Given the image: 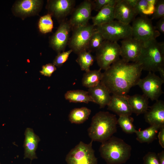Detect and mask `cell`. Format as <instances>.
I'll list each match as a JSON object with an SVG mask.
<instances>
[{"instance_id": "cell-13", "label": "cell", "mask_w": 164, "mask_h": 164, "mask_svg": "<svg viewBox=\"0 0 164 164\" xmlns=\"http://www.w3.org/2000/svg\"><path fill=\"white\" fill-rule=\"evenodd\" d=\"M71 27L69 21L63 22L51 36L50 44L58 53L64 51L68 43Z\"/></svg>"}, {"instance_id": "cell-34", "label": "cell", "mask_w": 164, "mask_h": 164, "mask_svg": "<svg viewBox=\"0 0 164 164\" xmlns=\"http://www.w3.org/2000/svg\"><path fill=\"white\" fill-rule=\"evenodd\" d=\"M164 17V0H157L152 19H157Z\"/></svg>"}, {"instance_id": "cell-10", "label": "cell", "mask_w": 164, "mask_h": 164, "mask_svg": "<svg viewBox=\"0 0 164 164\" xmlns=\"http://www.w3.org/2000/svg\"><path fill=\"white\" fill-rule=\"evenodd\" d=\"M164 80L155 74L149 72L144 78L140 79L137 85L142 89L143 94L152 101H156L163 93L162 86Z\"/></svg>"}, {"instance_id": "cell-26", "label": "cell", "mask_w": 164, "mask_h": 164, "mask_svg": "<svg viewBox=\"0 0 164 164\" xmlns=\"http://www.w3.org/2000/svg\"><path fill=\"white\" fill-rule=\"evenodd\" d=\"M100 68L86 72L83 75L82 79V85L86 87L91 88L97 85L101 81L103 73Z\"/></svg>"}, {"instance_id": "cell-4", "label": "cell", "mask_w": 164, "mask_h": 164, "mask_svg": "<svg viewBox=\"0 0 164 164\" xmlns=\"http://www.w3.org/2000/svg\"><path fill=\"white\" fill-rule=\"evenodd\" d=\"M143 70L154 73L164 68V43L156 39L144 42L141 54L137 61Z\"/></svg>"}, {"instance_id": "cell-42", "label": "cell", "mask_w": 164, "mask_h": 164, "mask_svg": "<svg viewBox=\"0 0 164 164\" xmlns=\"http://www.w3.org/2000/svg\"><path fill=\"white\" fill-rule=\"evenodd\" d=\"M30 164H31V163Z\"/></svg>"}, {"instance_id": "cell-18", "label": "cell", "mask_w": 164, "mask_h": 164, "mask_svg": "<svg viewBox=\"0 0 164 164\" xmlns=\"http://www.w3.org/2000/svg\"><path fill=\"white\" fill-rule=\"evenodd\" d=\"M25 138L23 147L24 148V159L28 158L31 161L37 159L36 151L40 139L39 136L36 134L32 129L28 128L25 132Z\"/></svg>"}, {"instance_id": "cell-17", "label": "cell", "mask_w": 164, "mask_h": 164, "mask_svg": "<svg viewBox=\"0 0 164 164\" xmlns=\"http://www.w3.org/2000/svg\"><path fill=\"white\" fill-rule=\"evenodd\" d=\"M128 96L112 94L107 105L108 109L119 116H131L133 113L128 101Z\"/></svg>"}, {"instance_id": "cell-28", "label": "cell", "mask_w": 164, "mask_h": 164, "mask_svg": "<svg viewBox=\"0 0 164 164\" xmlns=\"http://www.w3.org/2000/svg\"><path fill=\"white\" fill-rule=\"evenodd\" d=\"M77 55L76 61L80 66L81 70L85 72L89 71L90 67L93 65L94 60V57L91 52L85 50Z\"/></svg>"}, {"instance_id": "cell-29", "label": "cell", "mask_w": 164, "mask_h": 164, "mask_svg": "<svg viewBox=\"0 0 164 164\" xmlns=\"http://www.w3.org/2000/svg\"><path fill=\"white\" fill-rule=\"evenodd\" d=\"M134 119L130 116H120L117 119V123L122 131L127 134L135 133L136 130L133 124Z\"/></svg>"}, {"instance_id": "cell-21", "label": "cell", "mask_w": 164, "mask_h": 164, "mask_svg": "<svg viewBox=\"0 0 164 164\" xmlns=\"http://www.w3.org/2000/svg\"><path fill=\"white\" fill-rule=\"evenodd\" d=\"M42 1L37 0H23L18 2L15 5L16 12L21 15H29L36 12L40 9Z\"/></svg>"}, {"instance_id": "cell-16", "label": "cell", "mask_w": 164, "mask_h": 164, "mask_svg": "<svg viewBox=\"0 0 164 164\" xmlns=\"http://www.w3.org/2000/svg\"><path fill=\"white\" fill-rule=\"evenodd\" d=\"M114 19L122 23L129 24L137 15L134 9L125 0H118L114 7Z\"/></svg>"}, {"instance_id": "cell-15", "label": "cell", "mask_w": 164, "mask_h": 164, "mask_svg": "<svg viewBox=\"0 0 164 164\" xmlns=\"http://www.w3.org/2000/svg\"><path fill=\"white\" fill-rule=\"evenodd\" d=\"M144 114L145 121L150 125H156L161 128L164 127V102L158 100Z\"/></svg>"}, {"instance_id": "cell-1", "label": "cell", "mask_w": 164, "mask_h": 164, "mask_svg": "<svg viewBox=\"0 0 164 164\" xmlns=\"http://www.w3.org/2000/svg\"><path fill=\"white\" fill-rule=\"evenodd\" d=\"M142 70L139 63H129L120 59L103 73L101 82L111 93L126 95L137 85Z\"/></svg>"}, {"instance_id": "cell-2", "label": "cell", "mask_w": 164, "mask_h": 164, "mask_svg": "<svg viewBox=\"0 0 164 164\" xmlns=\"http://www.w3.org/2000/svg\"><path fill=\"white\" fill-rule=\"evenodd\" d=\"M117 124L115 114L108 111H99L92 118L87 130L88 136L91 141L102 143L116 132Z\"/></svg>"}, {"instance_id": "cell-3", "label": "cell", "mask_w": 164, "mask_h": 164, "mask_svg": "<svg viewBox=\"0 0 164 164\" xmlns=\"http://www.w3.org/2000/svg\"><path fill=\"white\" fill-rule=\"evenodd\" d=\"M131 146L123 139L112 136L101 143L99 152L107 164L125 163L131 156Z\"/></svg>"}, {"instance_id": "cell-12", "label": "cell", "mask_w": 164, "mask_h": 164, "mask_svg": "<svg viewBox=\"0 0 164 164\" xmlns=\"http://www.w3.org/2000/svg\"><path fill=\"white\" fill-rule=\"evenodd\" d=\"M92 9V1L85 0L81 3L73 11L69 21L71 28L73 29L87 25L91 18Z\"/></svg>"}, {"instance_id": "cell-6", "label": "cell", "mask_w": 164, "mask_h": 164, "mask_svg": "<svg viewBox=\"0 0 164 164\" xmlns=\"http://www.w3.org/2000/svg\"><path fill=\"white\" fill-rule=\"evenodd\" d=\"M93 141L88 144L80 141L67 155V164H97V159L92 148Z\"/></svg>"}, {"instance_id": "cell-41", "label": "cell", "mask_w": 164, "mask_h": 164, "mask_svg": "<svg viewBox=\"0 0 164 164\" xmlns=\"http://www.w3.org/2000/svg\"></svg>"}, {"instance_id": "cell-22", "label": "cell", "mask_w": 164, "mask_h": 164, "mask_svg": "<svg viewBox=\"0 0 164 164\" xmlns=\"http://www.w3.org/2000/svg\"><path fill=\"white\" fill-rule=\"evenodd\" d=\"M91 18L94 26H98L111 22L114 19V7L110 6L104 7Z\"/></svg>"}, {"instance_id": "cell-30", "label": "cell", "mask_w": 164, "mask_h": 164, "mask_svg": "<svg viewBox=\"0 0 164 164\" xmlns=\"http://www.w3.org/2000/svg\"><path fill=\"white\" fill-rule=\"evenodd\" d=\"M38 27L39 31L43 33L51 32L53 28L52 15L49 13L41 17L39 21Z\"/></svg>"}, {"instance_id": "cell-37", "label": "cell", "mask_w": 164, "mask_h": 164, "mask_svg": "<svg viewBox=\"0 0 164 164\" xmlns=\"http://www.w3.org/2000/svg\"><path fill=\"white\" fill-rule=\"evenodd\" d=\"M156 29L160 33H164V17L160 19L156 23V26H155Z\"/></svg>"}, {"instance_id": "cell-23", "label": "cell", "mask_w": 164, "mask_h": 164, "mask_svg": "<svg viewBox=\"0 0 164 164\" xmlns=\"http://www.w3.org/2000/svg\"><path fill=\"white\" fill-rule=\"evenodd\" d=\"M160 128L157 126L150 125L144 130H137L135 133L137 136L136 139L141 143H150L156 139L157 134Z\"/></svg>"}, {"instance_id": "cell-8", "label": "cell", "mask_w": 164, "mask_h": 164, "mask_svg": "<svg viewBox=\"0 0 164 164\" xmlns=\"http://www.w3.org/2000/svg\"><path fill=\"white\" fill-rule=\"evenodd\" d=\"M131 27L132 38L142 42L156 39L160 35L151 19L147 16H140L135 18Z\"/></svg>"}, {"instance_id": "cell-38", "label": "cell", "mask_w": 164, "mask_h": 164, "mask_svg": "<svg viewBox=\"0 0 164 164\" xmlns=\"http://www.w3.org/2000/svg\"><path fill=\"white\" fill-rule=\"evenodd\" d=\"M158 137L159 144L161 147L164 148V127L161 128L158 132Z\"/></svg>"}, {"instance_id": "cell-27", "label": "cell", "mask_w": 164, "mask_h": 164, "mask_svg": "<svg viewBox=\"0 0 164 164\" xmlns=\"http://www.w3.org/2000/svg\"><path fill=\"white\" fill-rule=\"evenodd\" d=\"M157 0H138L134 9L136 14L147 16L152 15Z\"/></svg>"}, {"instance_id": "cell-33", "label": "cell", "mask_w": 164, "mask_h": 164, "mask_svg": "<svg viewBox=\"0 0 164 164\" xmlns=\"http://www.w3.org/2000/svg\"><path fill=\"white\" fill-rule=\"evenodd\" d=\"M118 0H95L92 1L93 9L99 11L104 7L110 6L114 7Z\"/></svg>"}, {"instance_id": "cell-39", "label": "cell", "mask_w": 164, "mask_h": 164, "mask_svg": "<svg viewBox=\"0 0 164 164\" xmlns=\"http://www.w3.org/2000/svg\"><path fill=\"white\" fill-rule=\"evenodd\" d=\"M157 155L159 164H164V151L158 153Z\"/></svg>"}, {"instance_id": "cell-19", "label": "cell", "mask_w": 164, "mask_h": 164, "mask_svg": "<svg viewBox=\"0 0 164 164\" xmlns=\"http://www.w3.org/2000/svg\"><path fill=\"white\" fill-rule=\"evenodd\" d=\"M88 92L94 102L98 104L100 108L107 106L110 101L111 93L101 81L95 86L89 88Z\"/></svg>"}, {"instance_id": "cell-9", "label": "cell", "mask_w": 164, "mask_h": 164, "mask_svg": "<svg viewBox=\"0 0 164 164\" xmlns=\"http://www.w3.org/2000/svg\"><path fill=\"white\" fill-rule=\"evenodd\" d=\"M95 30L93 25L88 24L73 28L72 36L68 42L70 49L77 54L87 50L90 38Z\"/></svg>"}, {"instance_id": "cell-36", "label": "cell", "mask_w": 164, "mask_h": 164, "mask_svg": "<svg viewBox=\"0 0 164 164\" xmlns=\"http://www.w3.org/2000/svg\"><path fill=\"white\" fill-rule=\"evenodd\" d=\"M56 70V66L53 64L49 63L43 65L40 73L44 76L50 77Z\"/></svg>"}, {"instance_id": "cell-5", "label": "cell", "mask_w": 164, "mask_h": 164, "mask_svg": "<svg viewBox=\"0 0 164 164\" xmlns=\"http://www.w3.org/2000/svg\"><path fill=\"white\" fill-rule=\"evenodd\" d=\"M95 29L105 40L111 42H117L120 39L132 37L131 26L117 20L97 26Z\"/></svg>"}, {"instance_id": "cell-11", "label": "cell", "mask_w": 164, "mask_h": 164, "mask_svg": "<svg viewBox=\"0 0 164 164\" xmlns=\"http://www.w3.org/2000/svg\"><path fill=\"white\" fill-rule=\"evenodd\" d=\"M143 43L132 37L122 40L120 46L121 59L127 62L137 63L141 54Z\"/></svg>"}, {"instance_id": "cell-40", "label": "cell", "mask_w": 164, "mask_h": 164, "mask_svg": "<svg viewBox=\"0 0 164 164\" xmlns=\"http://www.w3.org/2000/svg\"><path fill=\"white\" fill-rule=\"evenodd\" d=\"M128 4L134 8L136 5L138 0H125Z\"/></svg>"}, {"instance_id": "cell-31", "label": "cell", "mask_w": 164, "mask_h": 164, "mask_svg": "<svg viewBox=\"0 0 164 164\" xmlns=\"http://www.w3.org/2000/svg\"><path fill=\"white\" fill-rule=\"evenodd\" d=\"M105 40L102 35L96 29L89 41L87 50L91 52L96 51Z\"/></svg>"}, {"instance_id": "cell-35", "label": "cell", "mask_w": 164, "mask_h": 164, "mask_svg": "<svg viewBox=\"0 0 164 164\" xmlns=\"http://www.w3.org/2000/svg\"><path fill=\"white\" fill-rule=\"evenodd\" d=\"M143 164H159L157 154L154 152H148L143 157Z\"/></svg>"}, {"instance_id": "cell-25", "label": "cell", "mask_w": 164, "mask_h": 164, "mask_svg": "<svg viewBox=\"0 0 164 164\" xmlns=\"http://www.w3.org/2000/svg\"><path fill=\"white\" fill-rule=\"evenodd\" d=\"M91 112V110L86 107L74 108L70 112L69 120L72 124H82L88 118Z\"/></svg>"}, {"instance_id": "cell-20", "label": "cell", "mask_w": 164, "mask_h": 164, "mask_svg": "<svg viewBox=\"0 0 164 164\" xmlns=\"http://www.w3.org/2000/svg\"><path fill=\"white\" fill-rule=\"evenodd\" d=\"M148 99L143 94L128 96V101L132 113H135L137 115L145 114L149 107Z\"/></svg>"}, {"instance_id": "cell-7", "label": "cell", "mask_w": 164, "mask_h": 164, "mask_svg": "<svg viewBox=\"0 0 164 164\" xmlns=\"http://www.w3.org/2000/svg\"><path fill=\"white\" fill-rule=\"evenodd\" d=\"M120 46L117 42L104 40L96 51V59L100 69L105 70L120 59Z\"/></svg>"}, {"instance_id": "cell-14", "label": "cell", "mask_w": 164, "mask_h": 164, "mask_svg": "<svg viewBox=\"0 0 164 164\" xmlns=\"http://www.w3.org/2000/svg\"><path fill=\"white\" fill-rule=\"evenodd\" d=\"M47 7L52 15L58 19L65 18L72 11L75 4L74 0H53L48 1Z\"/></svg>"}, {"instance_id": "cell-24", "label": "cell", "mask_w": 164, "mask_h": 164, "mask_svg": "<svg viewBox=\"0 0 164 164\" xmlns=\"http://www.w3.org/2000/svg\"><path fill=\"white\" fill-rule=\"evenodd\" d=\"M65 99L70 102L73 103L94 102L93 100L88 91L77 90L67 91L65 94Z\"/></svg>"}, {"instance_id": "cell-32", "label": "cell", "mask_w": 164, "mask_h": 164, "mask_svg": "<svg viewBox=\"0 0 164 164\" xmlns=\"http://www.w3.org/2000/svg\"><path fill=\"white\" fill-rule=\"evenodd\" d=\"M72 52V50L70 49L58 53L53 61V64L56 67H60L67 60Z\"/></svg>"}]
</instances>
